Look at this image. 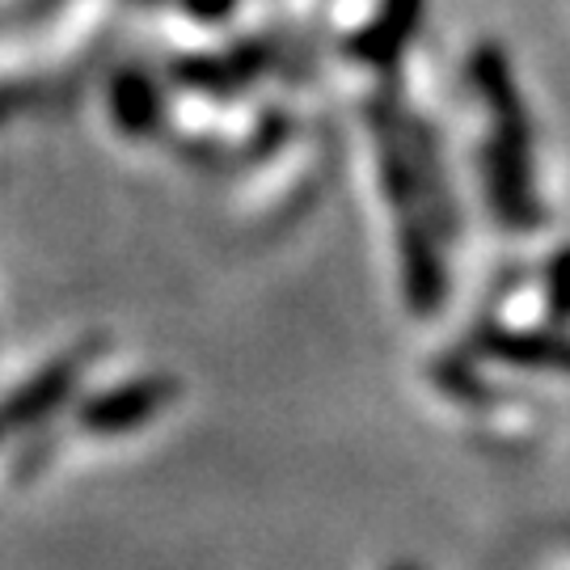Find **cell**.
<instances>
[{
    "label": "cell",
    "instance_id": "1",
    "mask_svg": "<svg viewBox=\"0 0 570 570\" xmlns=\"http://www.w3.org/2000/svg\"><path fill=\"white\" fill-rule=\"evenodd\" d=\"M469 81L490 115V136L482 144V190L494 220L511 233L541 228V199L532 174V119L515 68L499 42H478L469 56Z\"/></svg>",
    "mask_w": 570,
    "mask_h": 570
},
{
    "label": "cell",
    "instance_id": "2",
    "mask_svg": "<svg viewBox=\"0 0 570 570\" xmlns=\"http://www.w3.org/2000/svg\"><path fill=\"white\" fill-rule=\"evenodd\" d=\"M397 245H402V287L406 305L419 317L440 313L449 301V266L440 254V237L423 216H402L397 220Z\"/></svg>",
    "mask_w": 570,
    "mask_h": 570
},
{
    "label": "cell",
    "instance_id": "3",
    "mask_svg": "<svg viewBox=\"0 0 570 570\" xmlns=\"http://www.w3.org/2000/svg\"><path fill=\"white\" fill-rule=\"evenodd\" d=\"M473 355L494 364L524 367V372H570V334L558 330H511L482 322L473 330Z\"/></svg>",
    "mask_w": 570,
    "mask_h": 570
},
{
    "label": "cell",
    "instance_id": "4",
    "mask_svg": "<svg viewBox=\"0 0 570 570\" xmlns=\"http://www.w3.org/2000/svg\"><path fill=\"white\" fill-rule=\"evenodd\" d=\"M428 18V0H381L367 26H360L346 39V56L367 68H397L406 47L419 39Z\"/></svg>",
    "mask_w": 570,
    "mask_h": 570
},
{
    "label": "cell",
    "instance_id": "5",
    "mask_svg": "<svg viewBox=\"0 0 570 570\" xmlns=\"http://www.w3.org/2000/svg\"><path fill=\"white\" fill-rule=\"evenodd\" d=\"M174 397H178V381H169V376H144V381H131V385H119L110 389V393H102V397H94L81 410V428L94 431V435H122V431L144 428Z\"/></svg>",
    "mask_w": 570,
    "mask_h": 570
},
{
    "label": "cell",
    "instance_id": "6",
    "mask_svg": "<svg viewBox=\"0 0 570 570\" xmlns=\"http://www.w3.org/2000/svg\"><path fill=\"white\" fill-rule=\"evenodd\" d=\"M77 376H81V360H63V364L47 367L42 376H35L18 397H9V402L0 406V440H4L9 431L30 428L47 410L60 406L63 397L72 393V385H77Z\"/></svg>",
    "mask_w": 570,
    "mask_h": 570
},
{
    "label": "cell",
    "instance_id": "7",
    "mask_svg": "<svg viewBox=\"0 0 570 570\" xmlns=\"http://www.w3.org/2000/svg\"><path fill=\"white\" fill-rule=\"evenodd\" d=\"M110 106H115V122H119L127 136H148L161 122V94L140 72H127V77L115 81Z\"/></svg>",
    "mask_w": 570,
    "mask_h": 570
},
{
    "label": "cell",
    "instance_id": "8",
    "mask_svg": "<svg viewBox=\"0 0 570 570\" xmlns=\"http://www.w3.org/2000/svg\"><path fill=\"white\" fill-rule=\"evenodd\" d=\"M431 376H435L440 389L449 393L452 402H461V406H487L490 402L487 381H482L465 360H440V364L431 367Z\"/></svg>",
    "mask_w": 570,
    "mask_h": 570
},
{
    "label": "cell",
    "instance_id": "9",
    "mask_svg": "<svg viewBox=\"0 0 570 570\" xmlns=\"http://www.w3.org/2000/svg\"><path fill=\"white\" fill-rule=\"evenodd\" d=\"M546 313L558 326H570V245L553 249L546 266Z\"/></svg>",
    "mask_w": 570,
    "mask_h": 570
},
{
    "label": "cell",
    "instance_id": "10",
    "mask_svg": "<svg viewBox=\"0 0 570 570\" xmlns=\"http://www.w3.org/2000/svg\"><path fill=\"white\" fill-rule=\"evenodd\" d=\"M183 4L195 21H220V18L233 13V4H237V0H183Z\"/></svg>",
    "mask_w": 570,
    "mask_h": 570
},
{
    "label": "cell",
    "instance_id": "11",
    "mask_svg": "<svg viewBox=\"0 0 570 570\" xmlns=\"http://www.w3.org/2000/svg\"><path fill=\"white\" fill-rule=\"evenodd\" d=\"M393 570H414V567H393Z\"/></svg>",
    "mask_w": 570,
    "mask_h": 570
}]
</instances>
